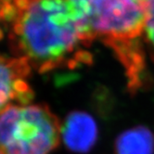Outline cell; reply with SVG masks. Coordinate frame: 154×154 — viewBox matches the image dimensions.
I'll return each instance as SVG.
<instances>
[{
    "mask_svg": "<svg viewBox=\"0 0 154 154\" xmlns=\"http://www.w3.org/2000/svg\"><path fill=\"white\" fill-rule=\"evenodd\" d=\"M3 37H4V32H3L2 29L0 28V40H2V39H3Z\"/></svg>",
    "mask_w": 154,
    "mask_h": 154,
    "instance_id": "cell-11",
    "label": "cell"
},
{
    "mask_svg": "<svg viewBox=\"0 0 154 154\" xmlns=\"http://www.w3.org/2000/svg\"><path fill=\"white\" fill-rule=\"evenodd\" d=\"M18 18L14 31L25 53L53 68L90 65L87 51L95 41L89 24L88 1H35Z\"/></svg>",
    "mask_w": 154,
    "mask_h": 154,
    "instance_id": "cell-1",
    "label": "cell"
},
{
    "mask_svg": "<svg viewBox=\"0 0 154 154\" xmlns=\"http://www.w3.org/2000/svg\"><path fill=\"white\" fill-rule=\"evenodd\" d=\"M154 140L145 127H135L123 133L116 140V154H152Z\"/></svg>",
    "mask_w": 154,
    "mask_h": 154,
    "instance_id": "cell-5",
    "label": "cell"
},
{
    "mask_svg": "<svg viewBox=\"0 0 154 154\" xmlns=\"http://www.w3.org/2000/svg\"><path fill=\"white\" fill-rule=\"evenodd\" d=\"M34 97H35V93L32 89L21 94H16V97H15V98L21 105L30 104L32 101V100H34Z\"/></svg>",
    "mask_w": 154,
    "mask_h": 154,
    "instance_id": "cell-9",
    "label": "cell"
},
{
    "mask_svg": "<svg viewBox=\"0 0 154 154\" xmlns=\"http://www.w3.org/2000/svg\"><path fill=\"white\" fill-rule=\"evenodd\" d=\"M15 72L16 71L11 64V60L6 64L4 60L0 57V111L7 106L9 100L15 98L16 97L13 88L16 80Z\"/></svg>",
    "mask_w": 154,
    "mask_h": 154,
    "instance_id": "cell-6",
    "label": "cell"
},
{
    "mask_svg": "<svg viewBox=\"0 0 154 154\" xmlns=\"http://www.w3.org/2000/svg\"><path fill=\"white\" fill-rule=\"evenodd\" d=\"M13 88H14V91L16 94L24 93V92H27L31 89L29 85L20 78H18L15 80L14 85H13Z\"/></svg>",
    "mask_w": 154,
    "mask_h": 154,
    "instance_id": "cell-10",
    "label": "cell"
},
{
    "mask_svg": "<svg viewBox=\"0 0 154 154\" xmlns=\"http://www.w3.org/2000/svg\"><path fill=\"white\" fill-rule=\"evenodd\" d=\"M89 24L95 40L114 52L125 68L131 89L141 85L145 72V36L147 11L145 1L94 0L88 1Z\"/></svg>",
    "mask_w": 154,
    "mask_h": 154,
    "instance_id": "cell-2",
    "label": "cell"
},
{
    "mask_svg": "<svg viewBox=\"0 0 154 154\" xmlns=\"http://www.w3.org/2000/svg\"><path fill=\"white\" fill-rule=\"evenodd\" d=\"M147 20L145 27V42L154 60V0L153 1H145Z\"/></svg>",
    "mask_w": 154,
    "mask_h": 154,
    "instance_id": "cell-7",
    "label": "cell"
},
{
    "mask_svg": "<svg viewBox=\"0 0 154 154\" xmlns=\"http://www.w3.org/2000/svg\"><path fill=\"white\" fill-rule=\"evenodd\" d=\"M19 18V9L16 8V6L11 4V2H3L2 8L0 10V19H2L6 21H13L15 20H18Z\"/></svg>",
    "mask_w": 154,
    "mask_h": 154,
    "instance_id": "cell-8",
    "label": "cell"
},
{
    "mask_svg": "<svg viewBox=\"0 0 154 154\" xmlns=\"http://www.w3.org/2000/svg\"><path fill=\"white\" fill-rule=\"evenodd\" d=\"M65 145L76 152L88 151L95 144L97 128L94 119L85 112H74L66 118L61 127Z\"/></svg>",
    "mask_w": 154,
    "mask_h": 154,
    "instance_id": "cell-4",
    "label": "cell"
},
{
    "mask_svg": "<svg viewBox=\"0 0 154 154\" xmlns=\"http://www.w3.org/2000/svg\"><path fill=\"white\" fill-rule=\"evenodd\" d=\"M59 120L41 106H10L0 113L4 154H48L60 142Z\"/></svg>",
    "mask_w": 154,
    "mask_h": 154,
    "instance_id": "cell-3",
    "label": "cell"
},
{
    "mask_svg": "<svg viewBox=\"0 0 154 154\" xmlns=\"http://www.w3.org/2000/svg\"><path fill=\"white\" fill-rule=\"evenodd\" d=\"M0 154H4V153H3V152H2L1 150H0Z\"/></svg>",
    "mask_w": 154,
    "mask_h": 154,
    "instance_id": "cell-12",
    "label": "cell"
}]
</instances>
